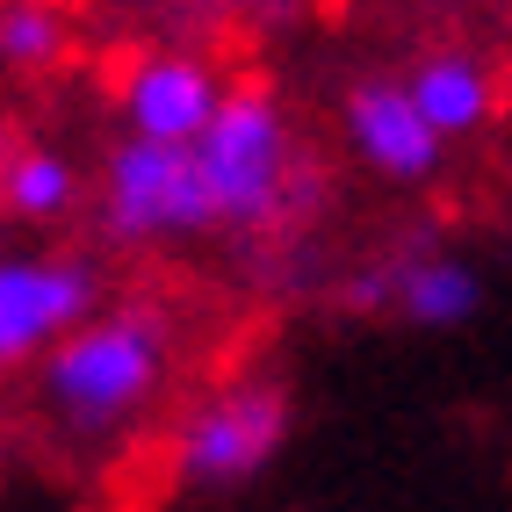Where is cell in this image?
Masks as SVG:
<instances>
[{"instance_id":"2","label":"cell","mask_w":512,"mask_h":512,"mask_svg":"<svg viewBox=\"0 0 512 512\" xmlns=\"http://www.w3.org/2000/svg\"><path fill=\"white\" fill-rule=\"evenodd\" d=\"M195 166L210 181L217 224L231 231H282L303 195V145L289 109L267 87H224V109L195 138Z\"/></svg>"},{"instance_id":"13","label":"cell","mask_w":512,"mask_h":512,"mask_svg":"<svg viewBox=\"0 0 512 512\" xmlns=\"http://www.w3.org/2000/svg\"><path fill=\"white\" fill-rule=\"evenodd\" d=\"M0 260H8V246H0Z\"/></svg>"},{"instance_id":"10","label":"cell","mask_w":512,"mask_h":512,"mask_svg":"<svg viewBox=\"0 0 512 512\" xmlns=\"http://www.w3.org/2000/svg\"><path fill=\"white\" fill-rule=\"evenodd\" d=\"M80 202V166L51 145H22L0 159V210L22 224H58Z\"/></svg>"},{"instance_id":"6","label":"cell","mask_w":512,"mask_h":512,"mask_svg":"<svg viewBox=\"0 0 512 512\" xmlns=\"http://www.w3.org/2000/svg\"><path fill=\"white\" fill-rule=\"evenodd\" d=\"M339 123H347L354 159L368 174L397 181V188H426L440 174V159H448V138L419 116V101H412L404 80H354Z\"/></svg>"},{"instance_id":"11","label":"cell","mask_w":512,"mask_h":512,"mask_svg":"<svg viewBox=\"0 0 512 512\" xmlns=\"http://www.w3.org/2000/svg\"><path fill=\"white\" fill-rule=\"evenodd\" d=\"M65 51H73L65 0H0V65L8 73H51Z\"/></svg>"},{"instance_id":"1","label":"cell","mask_w":512,"mask_h":512,"mask_svg":"<svg viewBox=\"0 0 512 512\" xmlns=\"http://www.w3.org/2000/svg\"><path fill=\"white\" fill-rule=\"evenodd\" d=\"M166 368H174V318L159 303H116V311L101 303L87 325H73L37 361L44 419L80 448L116 440L166 390Z\"/></svg>"},{"instance_id":"8","label":"cell","mask_w":512,"mask_h":512,"mask_svg":"<svg viewBox=\"0 0 512 512\" xmlns=\"http://www.w3.org/2000/svg\"><path fill=\"white\" fill-rule=\"evenodd\" d=\"M390 311L419 332H455L484 311V275L462 260V253H397L390 260Z\"/></svg>"},{"instance_id":"3","label":"cell","mask_w":512,"mask_h":512,"mask_svg":"<svg viewBox=\"0 0 512 512\" xmlns=\"http://www.w3.org/2000/svg\"><path fill=\"white\" fill-rule=\"evenodd\" d=\"M94 210H101V238L130 253L195 246L202 231H217V202L195 166V145H159V138L109 145Z\"/></svg>"},{"instance_id":"5","label":"cell","mask_w":512,"mask_h":512,"mask_svg":"<svg viewBox=\"0 0 512 512\" xmlns=\"http://www.w3.org/2000/svg\"><path fill=\"white\" fill-rule=\"evenodd\" d=\"M101 267L87 253H8L0 260V383L44 361L73 325L101 311Z\"/></svg>"},{"instance_id":"7","label":"cell","mask_w":512,"mask_h":512,"mask_svg":"<svg viewBox=\"0 0 512 512\" xmlns=\"http://www.w3.org/2000/svg\"><path fill=\"white\" fill-rule=\"evenodd\" d=\"M217 109H224V80L195 51H145L116 94V116L130 123V138H159V145H195Z\"/></svg>"},{"instance_id":"12","label":"cell","mask_w":512,"mask_h":512,"mask_svg":"<svg viewBox=\"0 0 512 512\" xmlns=\"http://www.w3.org/2000/svg\"><path fill=\"white\" fill-rule=\"evenodd\" d=\"M8 455H15V426L0 419V469H8Z\"/></svg>"},{"instance_id":"4","label":"cell","mask_w":512,"mask_h":512,"mask_svg":"<svg viewBox=\"0 0 512 512\" xmlns=\"http://www.w3.org/2000/svg\"><path fill=\"white\" fill-rule=\"evenodd\" d=\"M289 426H296V404L275 375L217 383L174 426V476L188 491H238L289 448Z\"/></svg>"},{"instance_id":"9","label":"cell","mask_w":512,"mask_h":512,"mask_svg":"<svg viewBox=\"0 0 512 512\" xmlns=\"http://www.w3.org/2000/svg\"><path fill=\"white\" fill-rule=\"evenodd\" d=\"M404 87H412L419 116L440 130V138H476V130L491 123L498 109V87H491V65L476 51H426L412 73H404Z\"/></svg>"}]
</instances>
